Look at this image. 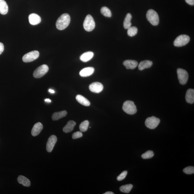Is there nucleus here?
Returning a JSON list of instances; mask_svg holds the SVG:
<instances>
[{"instance_id":"f3484780","label":"nucleus","mask_w":194,"mask_h":194,"mask_svg":"<svg viewBox=\"0 0 194 194\" xmlns=\"http://www.w3.org/2000/svg\"><path fill=\"white\" fill-rule=\"evenodd\" d=\"M76 125V123L73 121H70L68 122L66 125L63 128V131L64 133H68L72 132Z\"/></svg>"},{"instance_id":"bb28decb","label":"nucleus","mask_w":194,"mask_h":194,"mask_svg":"<svg viewBox=\"0 0 194 194\" xmlns=\"http://www.w3.org/2000/svg\"><path fill=\"white\" fill-rule=\"evenodd\" d=\"M101 13L103 15L106 17H111L112 14L109 9L106 7H102L101 9Z\"/></svg>"},{"instance_id":"aec40b11","label":"nucleus","mask_w":194,"mask_h":194,"mask_svg":"<svg viewBox=\"0 0 194 194\" xmlns=\"http://www.w3.org/2000/svg\"><path fill=\"white\" fill-rule=\"evenodd\" d=\"M17 181L20 184L26 187H29L31 186V182L28 179L23 175H20L17 178Z\"/></svg>"},{"instance_id":"c9c22d12","label":"nucleus","mask_w":194,"mask_h":194,"mask_svg":"<svg viewBox=\"0 0 194 194\" xmlns=\"http://www.w3.org/2000/svg\"><path fill=\"white\" fill-rule=\"evenodd\" d=\"M49 92L52 94H54L55 93L54 91L51 89H49Z\"/></svg>"},{"instance_id":"f257e3e1","label":"nucleus","mask_w":194,"mask_h":194,"mask_svg":"<svg viewBox=\"0 0 194 194\" xmlns=\"http://www.w3.org/2000/svg\"><path fill=\"white\" fill-rule=\"evenodd\" d=\"M71 18L69 14H64L62 15L57 20L56 23L57 29L59 30H63L69 25Z\"/></svg>"},{"instance_id":"dca6fc26","label":"nucleus","mask_w":194,"mask_h":194,"mask_svg":"<svg viewBox=\"0 0 194 194\" xmlns=\"http://www.w3.org/2000/svg\"><path fill=\"white\" fill-rule=\"evenodd\" d=\"M186 102L188 103H193L194 102V90L189 88L186 91Z\"/></svg>"},{"instance_id":"c85d7f7f","label":"nucleus","mask_w":194,"mask_h":194,"mask_svg":"<svg viewBox=\"0 0 194 194\" xmlns=\"http://www.w3.org/2000/svg\"><path fill=\"white\" fill-rule=\"evenodd\" d=\"M154 156V153L152 151L149 150L142 155V158L143 159H149L152 158Z\"/></svg>"},{"instance_id":"cd10ccee","label":"nucleus","mask_w":194,"mask_h":194,"mask_svg":"<svg viewBox=\"0 0 194 194\" xmlns=\"http://www.w3.org/2000/svg\"><path fill=\"white\" fill-rule=\"evenodd\" d=\"M138 32V29L136 27H129L127 31V34L129 36L132 37L136 35Z\"/></svg>"},{"instance_id":"9b49d317","label":"nucleus","mask_w":194,"mask_h":194,"mask_svg":"<svg viewBox=\"0 0 194 194\" xmlns=\"http://www.w3.org/2000/svg\"><path fill=\"white\" fill-rule=\"evenodd\" d=\"M89 88L91 91L94 93H99L102 91L103 87L101 83L95 82L90 85Z\"/></svg>"},{"instance_id":"6ab92c4d","label":"nucleus","mask_w":194,"mask_h":194,"mask_svg":"<svg viewBox=\"0 0 194 194\" xmlns=\"http://www.w3.org/2000/svg\"><path fill=\"white\" fill-rule=\"evenodd\" d=\"M94 54L92 51H88L85 53L80 57V60L82 61L86 62L88 61L93 58Z\"/></svg>"},{"instance_id":"5701e85b","label":"nucleus","mask_w":194,"mask_h":194,"mask_svg":"<svg viewBox=\"0 0 194 194\" xmlns=\"http://www.w3.org/2000/svg\"><path fill=\"white\" fill-rule=\"evenodd\" d=\"M76 99L78 102L84 106H88L90 105V103L89 100L82 95H77Z\"/></svg>"},{"instance_id":"412c9836","label":"nucleus","mask_w":194,"mask_h":194,"mask_svg":"<svg viewBox=\"0 0 194 194\" xmlns=\"http://www.w3.org/2000/svg\"><path fill=\"white\" fill-rule=\"evenodd\" d=\"M67 112L66 111L64 110L58 112H55L52 116V119L54 121H58L65 117L67 115Z\"/></svg>"},{"instance_id":"1a4fd4ad","label":"nucleus","mask_w":194,"mask_h":194,"mask_svg":"<svg viewBox=\"0 0 194 194\" xmlns=\"http://www.w3.org/2000/svg\"><path fill=\"white\" fill-rule=\"evenodd\" d=\"M39 56V53L35 51L29 52L25 54L23 57V60L25 63L30 62L36 60Z\"/></svg>"},{"instance_id":"b1692460","label":"nucleus","mask_w":194,"mask_h":194,"mask_svg":"<svg viewBox=\"0 0 194 194\" xmlns=\"http://www.w3.org/2000/svg\"><path fill=\"white\" fill-rule=\"evenodd\" d=\"M132 16L130 13H128L127 14L123 23V26L125 29H128L131 27L132 23H131V20L132 19Z\"/></svg>"},{"instance_id":"f8f14e48","label":"nucleus","mask_w":194,"mask_h":194,"mask_svg":"<svg viewBox=\"0 0 194 194\" xmlns=\"http://www.w3.org/2000/svg\"><path fill=\"white\" fill-rule=\"evenodd\" d=\"M29 23L31 25H35L38 24L41 22V18L37 14H32L29 16Z\"/></svg>"},{"instance_id":"0eeeda50","label":"nucleus","mask_w":194,"mask_h":194,"mask_svg":"<svg viewBox=\"0 0 194 194\" xmlns=\"http://www.w3.org/2000/svg\"><path fill=\"white\" fill-rule=\"evenodd\" d=\"M160 122V119L159 118L152 116L147 118L145 122V124L147 128L154 129L158 126Z\"/></svg>"},{"instance_id":"c756f323","label":"nucleus","mask_w":194,"mask_h":194,"mask_svg":"<svg viewBox=\"0 0 194 194\" xmlns=\"http://www.w3.org/2000/svg\"><path fill=\"white\" fill-rule=\"evenodd\" d=\"M183 171L186 174H192L194 173V167L191 166L186 167L183 170Z\"/></svg>"},{"instance_id":"2eb2a0df","label":"nucleus","mask_w":194,"mask_h":194,"mask_svg":"<svg viewBox=\"0 0 194 194\" xmlns=\"http://www.w3.org/2000/svg\"><path fill=\"white\" fill-rule=\"evenodd\" d=\"M123 64L127 69H133L137 66L138 63L136 60H127L125 61Z\"/></svg>"},{"instance_id":"473e14b6","label":"nucleus","mask_w":194,"mask_h":194,"mask_svg":"<svg viewBox=\"0 0 194 194\" xmlns=\"http://www.w3.org/2000/svg\"><path fill=\"white\" fill-rule=\"evenodd\" d=\"M4 50V46L2 43L0 42V55L3 52Z\"/></svg>"},{"instance_id":"9d476101","label":"nucleus","mask_w":194,"mask_h":194,"mask_svg":"<svg viewBox=\"0 0 194 194\" xmlns=\"http://www.w3.org/2000/svg\"><path fill=\"white\" fill-rule=\"evenodd\" d=\"M57 141V137L54 135H53L49 138L47 143V150L48 152H51L52 151L54 147L56 144Z\"/></svg>"},{"instance_id":"423d86ee","label":"nucleus","mask_w":194,"mask_h":194,"mask_svg":"<svg viewBox=\"0 0 194 194\" xmlns=\"http://www.w3.org/2000/svg\"><path fill=\"white\" fill-rule=\"evenodd\" d=\"M190 40L189 37L187 35H180L175 39L174 42V44L175 47H182L186 45L189 42Z\"/></svg>"},{"instance_id":"ddd939ff","label":"nucleus","mask_w":194,"mask_h":194,"mask_svg":"<svg viewBox=\"0 0 194 194\" xmlns=\"http://www.w3.org/2000/svg\"><path fill=\"white\" fill-rule=\"evenodd\" d=\"M43 125L40 122L36 123L33 126L31 131V134L33 136L38 135L43 129Z\"/></svg>"},{"instance_id":"a211bd4d","label":"nucleus","mask_w":194,"mask_h":194,"mask_svg":"<svg viewBox=\"0 0 194 194\" xmlns=\"http://www.w3.org/2000/svg\"><path fill=\"white\" fill-rule=\"evenodd\" d=\"M153 63L151 61L145 60L142 61L138 65V68L140 71H142L146 68H149L152 66Z\"/></svg>"},{"instance_id":"7c9ffc66","label":"nucleus","mask_w":194,"mask_h":194,"mask_svg":"<svg viewBox=\"0 0 194 194\" xmlns=\"http://www.w3.org/2000/svg\"><path fill=\"white\" fill-rule=\"evenodd\" d=\"M128 172L127 171H124L122 172L119 176L117 177V180L118 181H120L124 180L126 177L127 174Z\"/></svg>"},{"instance_id":"72a5a7b5","label":"nucleus","mask_w":194,"mask_h":194,"mask_svg":"<svg viewBox=\"0 0 194 194\" xmlns=\"http://www.w3.org/2000/svg\"><path fill=\"white\" fill-rule=\"evenodd\" d=\"M186 3L190 5H194V0H185Z\"/></svg>"},{"instance_id":"7ed1b4c3","label":"nucleus","mask_w":194,"mask_h":194,"mask_svg":"<svg viewBox=\"0 0 194 194\" xmlns=\"http://www.w3.org/2000/svg\"><path fill=\"white\" fill-rule=\"evenodd\" d=\"M146 18L149 23L154 26H157L159 22V18L158 13L153 10H149L146 14Z\"/></svg>"},{"instance_id":"4be33fe9","label":"nucleus","mask_w":194,"mask_h":194,"mask_svg":"<svg viewBox=\"0 0 194 194\" xmlns=\"http://www.w3.org/2000/svg\"><path fill=\"white\" fill-rule=\"evenodd\" d=\"M8 11V7L5 0H0V14L3 15L7 14Z\"/></svg>"},{"instance_id":"20e7f679","label":"nucleus","mask_w":194,"mask_h":194,"mask_svg":"<svg viewBox=\"0 0 194 194\" xmlns=\"http://www.w3.org/2000/svg\"><path fill=\"white\" fill-rule=\"evenodd\" d=\"M95 23L92 17L90 14L87 16L84 23V28L88 32L92 31L95 28Z\"/></svg>"},{"instance_id":"a878e982","label":"nucleus","mask_w":194,"mask_h":194,"mask_svg":"<svg viewBox=\"0 0 194 194\" xmlns=\"http://www.w3.org/2000/svg\"><path fill=\"white\" fill-rule=\"evenodd\" d=\"M89 122L87 120L82 122L79 125V128L81 132H85L88 130L89 126Z\"/></svg>"},{"instance_id":"4468645a","label":"nucleus","mask_w":194,"mask_h":194,"mask_svg":"<svg viewBox=\"0 0 194 194\" xmlns=\"http://www.w3.org/2000/svg\"><path fill=\"white\" fill-rule=\"evenodd\" d=\"M95 69L93 67H88L84 68L81 70L79 72V75L82 77H87L90 76L94 73Z\"/></svg>"},{"instance_id":"f03ea898","label":"nucleus","mask_w":194,"mask_h":194,"mask_svg":"<svg viewBox=\"0 0 194 194\" xmlns=\"http://www.w3.org/2000/svg\"><path fill=\"white\" fill-rule=\"evenodd\" d=\"M123 110L126 113L130 115H134L137 112L136 106L132 101L128 100L123 103Z\"/></svg>"},{"instance_id":"e433bc0d","label":"nucleus","mask_w":194,"mask_h":194,"mask_svg":"<svg viewBox=\"0 0 194 194\" xmlns=\"http://www.w3.org/2000/svg\"><path fill=\"white\" fill-rule=\"evenodd\" d=\"M114 193L113 192H105L104 193H103V194H114Z\"/></svg>"},{"instance_id":"39448f33","label":"nucleus","mask_w":194,"mask_h":194,"mask_svg":"<svg viewBox=\"0 0 194 194\" xmlns=\"http://www.w3.org/2000/svg\"><path fill=\"white\" fill-rule=\"evenodd\" d=\"M49 69V67L47 65H42L35 70L33 73V76L35 78H40L44 76L48 72Z\"/></svg>"},{"instance_id":"2f4dec72","label":"nucleus","mask_w":194,"mask_h":194,"mask_svg":"<svg viewBox=\"0 0 194 194\" xmlns=\"http://www.w3.org/2000/svg\"><path fill=\"white\" fill-rule=\"evenodd\" d=\"M82 136L83 134L82 132H79V131H77V132L73 133L72 136V138L73 139H76L77 138L82 137Z\"/></svg>"},{"instance_id":"6e6552de","label":"nucleus","mask_w":194,"mask_h":194,"mask_svg":"<svg viewBox=\"0 0 194 194\" xmlns=\"http://www.w3.org/2000/svg\"><path fill=\"white\" fill-rule=\"evenodd\" d=\"M179 82L181 85H185L187 82L188 79V73L185 70L182 68H178L177 70Z\"/></svg>"},{"instance_id":"f704fd0d","label":"nucleus","mask_w":194,"mask_h":194,"mask_svg":"<svg viewBox=\"0 0 194 194\" xmlns=\"http://www.w3.org/2000/svg\"><path fill=\"white\" fill-rule=\"evenodd\" d=\"M45 101L47 103H51V100L49 99H46L45 100Z\"/></svg>"},{"instance_id":"393cba45","label":"nucleus","mask_w":194,"mask_h":194,"mask_svg":"<svg viewBox=\"0 0 194 194\" xmlns=\"http://www.w3.org/2000/svg\"><path fill=\"white\" fill-rule=\"evenodd\" d=\"M133 188L132 184H128L123 185L120 187V190L123 193H128L130 192Z\"/></svg>"}]
</instances>
